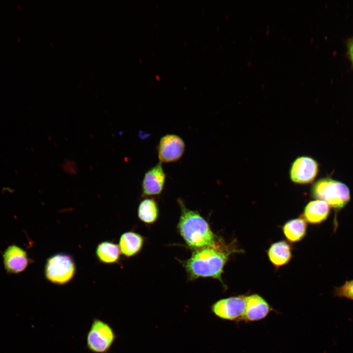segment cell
Masks as SVG:
<instances>
[{
    "mask_svg": "<svg viewBox=\"0 0 353 353\" xmlns=\"http://www.w3.org/2000/svg\"><path fill=\"white\" fill-rule=\"evenodd\" d=\"M177 202L180 216L177 228L187 246L194 251L214 243L218 238L208 222L198 211L188 209L181 199Z\"/></svg>",
    "mask_w": 353,
    "mask_h": 353,
    "instance_id": "7a4b0ae2",
    "label": "cell"
},
{
    "mask_svg": "<svg viewBox=\"0 0 353 353\" xmlns=\"http://www.w3.org/2000/svg\"><path fill=\"white\" fill-rule=\"evenodd\" d=\"M120 253L119 245L109 241L101 243L96 250V254L98 259L105 264L118 262L120 259Z\"/></svg>",
    "mask_w": 353,
    "mask_h": 353,
    "instance_id": "2e32d148",
    "label": "cell"
},
{
    "mask_svg": "<svg viewBox=\"0 0 353 353\" xmlns=\"http://www.w3.org/2000/svg\"><path fill=\"white\" fill-rule=\"evenodd\" d=\"M349 53L351 58L353 62V40L349 44Z\"/></svg>",
    "mask_w": 353,
    "mask_h": 353,
    "instance_id": "d6986e66",
    "label": "cell"
},
{
    "mask_svg": "<svg viewBox=\"0 0 353 353\" xmlns=\"http://www.w3.org/2000/svg\"><path fill=\"white\" fill-rule=\"evenodd\" d=\"M76 271V264L72 256L59 253L48 258L44 273L48 281L54 284L62 285L73 279Z\"/></svg>",
    "mask_w": 353,
    "mask_h": 353,
    "instance_id": "277c9868",
    "label": "cell"
},
{
    "mask_svg": "<svg viewBox=\"0 0 353 353\" xmlns=\"http://www.w3.org/2000/svg\"><path fill=\"white\" fill-rule=\"evenodd\" d=\"M246 309L245 296H237L220 299L211 306L217 317L229 321L242 320Z\"/></svg>",
    "mask_w": 353,
    "mask_h": 353,
    "instance_id": "8992f818",
    "label": "cell"
},
{
    "mask_svg": "<svg viewBox=\"0 0 353 353\" xmlns=\"http://www.w3.org/2000/svg\"><path fill=\"white\" fill-rule=\"evenodd\" d=\"M311 193L314 198L326 202L336 210L343 208L350 199L347 186L331 178H322L317 181L312 187Z\"/></svg>",
    "mask_w": 353,
    "mask_h": 353,
    "instance_id": "3957f363",
    "label": "cell"
},
{
    "mask_svg": "<svg viewBox=\"0 0 353 353\" xmlns=\"http://www.w3.org/2000/svg\"><path fill=\"white\" fill-rule=\"evenodd\" d=\"M116 338V333L109 323L95 318L87 333V348L93 353H107Z\"/></svg>",
    "mask_w": 353,
    "mask_h": 353,
    "instance_id": "5b68a950",
    "label": "cell"
},
{
    "mask_svg": "<svg viewBox=\"0 0 353 353\" xmlns=\"http://www.w3.org/2000/svg\"><path fill=\"white\" fill-rule=\"evenodd\" d=\"M240 252L233 244L218 238L212 245L193 251L191 257L181 261L189 279L212 277L223 284L222 275L229 256Z\"/></svg>",
    "mask_w": 353,
    "mask_h": 353,
    "instance_id": "6da1fadb",
    "label": "cell"
},
{
    "mask_svg": "<svg viewBox=\"0 0 353 353\" xmlns=\"http://www.w3.org/2000/svg\"><path fill=\"white\" fill-rule=\"evenodd\" d=\"M318 172V165L313 158L301 156L292 164L290 171V179L294 183L307 184L313 181Z\"/></svg>",
    "mask_w": 353,
    "mask_h": 353,
    "instance_id": "ba28073f",
    "label": "cell"
},
{
    "mask_svg": "<svg viewBox=\"0 0 353 353\" xmlns=\"http://www.w3.org/2000/svg\"><path fill=\"white\" fill-rule=\"evenodd\" d=\"M144 242V239L140 234L133 231L125 232L119 240L121 253L127 257L133 256L140 252Z\"/></svg>",
    "mask_w": 353,
    "mask_h": 353,
    "instance_id": "4fadbf2b",
    "label": "cell"
},
{
    "mask_svg": "<svg viewBox=\"0 0 353 353\" xmlns=\"http://www.w3.org/2000/svg\"><path fill=\"white\" fill-rule=\"evenodd\" d=\"M269 260L276 267L286 264L292 257L290 245L285 241L273 244L267 251Z\"/></svg>",
    "mask_w": 353,
    "mask_h": 353,
    "instance_id": "5bb4252c",
    "label": "cell"
},
{
    "mask_svg": "<svg viewBox=\"0 0 353 353\" xmlns=\"http://www.w3.org/2000/svg\"><path fill=\"white\" fill-rule=\"evenodd\" d=\"M185 151V143L179 136L174 134L162 137L157 146V151L161 163L173 162L179 160Z\"/></svg>",
    "mask_w": 353,
    "mask_h": 353,
    "instance_id": "52a82bcc",
    "label": "cell"
},
{
    "mask_svg": "<svg viewBox=\"0 0 353 353\" xmlns=\"http://www.w3.org/2000/svg\"><path fill=\"white\" fill-rule=\"evenodd\" d=\"M138 216L143 223L152 224L158 219L159 211L157 204L152 198H146L140 203L138 208Z\"/></svg>",
    "mask_w": 353,
    "mask_h": 353,
    "instance_id": "e0dca14e",
    "label": "cell"
},
{
    "mask_svg": "<svg viewBox=\"0 0 353 353\" xmlns=\"http://www.w3.org/2000/svg\"><path fill=\"white\" fill-rule=\"evenodd\" d=\"M3 260L5 270L8 274L23 272L30 262L26 252L15 245L7 248L3 254Z\"/></svg>",
    "mask_w": 353,
    "mask_h": 353,
    "instance_id": "30bf717a",
    "label": "cell"
},
{
    "mask_svg": "<svg viewBox=\"0 0 353 353\" xmlns=\"http://www.w3.org/2000/svg\"><path fill=\"white\" fill-rule=\"evenodd\" d=\"M334 295L338 298H345L353 301V279L346 281L340 287H335Z\"/></svg>",
    "mask_w": 353,
    "mask_h": 353,
    "instance_id": "ac0fdd59",
    "label": "cell"
},
{
    "mask_svg": "<svg viewBox=\"0 0 353 353\" xmlns=\"http://www.w3.org/2000/svg\"><path fill=\"white\" fill-rule=\"evenodd\" d=\"M329 210V206L326 202L320 200L312 201L305 207L303 218L309 223L320 224L326 220Z\"/></svg>",
    "mask_w": 353,
    "mask_h": 353,
    "instance_id": "7c38bea8",
    "label": "cell"
},
{
    "mask_svg": "<svg viewBox=\"0 0 353 353\" xmlns=\"http://www.w3.org/2000/svg\"><path fill=\"white\" fill-rule=\"evenodd\" d=\"M166 175L161 162L146 172L142 182V196H151L160 194L164 186Z\"/></svg>",
    "mask_w": 353,
    "mask_h": 353,
    "instance_id": "9c48e42d",
    "label": "cell"
},
{
    "mask_svg": "<svg viewBox=\"0 0 353 353\" xmlns=\"http://www.w3.org/2000/svg\"><path fill=\"white\" fill-rule=\"evenodd\" d=\"M246 309L242 320L255 322L265 318L270 312L271 307L261 296L253 294L245 296Z\"/></svg>",
    "mask_w": 353,
    "mask_h": 353,
    "instance_id": "8fae6325",
    "label": "cell"
},
{
    "mask_svg": "<svg viewBox=\"0 0 353 353\" xmlns=\"http://www.w3.org/2000/svg\"><path fill=\"white\" fill-rule=\"evenodd\" d=\"M306 228V221L304 218H299L286 222L283 227V232L288 241L296 242L304 237Z\"/></svg>",
    "mask_w": 353,
    "mask_h": 353,
    "instance_id": "9a60e30c",
    "label": "cell"
}]
</instances>
